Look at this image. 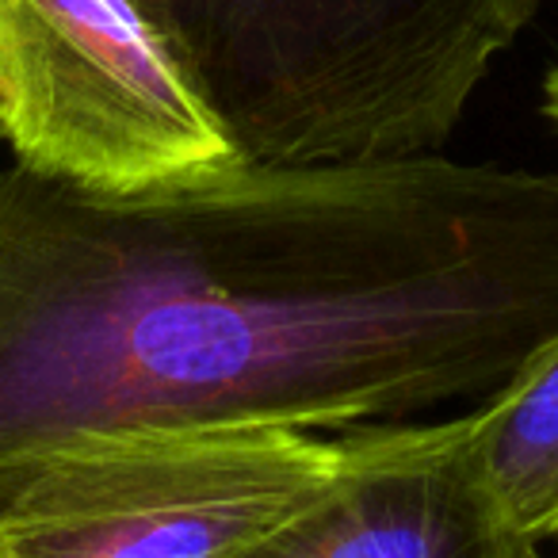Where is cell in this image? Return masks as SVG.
Instances as JSON below:
<instances>
[{"instance_id": "cell-1", "label": "cell", "mask_w": 558, "mask_h": 558, "mask_svg": "<svg viewBox=\"0 0 558 558\" xmlns=\"http://www.w3.org/2000/svg\"><path fill=\"white\" fill-rule=\"evenodd\" d=\"M558 333V172L230 161L146 192L0 169V459L77 428L405 425Z\"/></svg>"}, {"instance_id": "cell-2", "label": "cell", "mask_w": 558, "mask_h": 558, "mask_svg": "<svg viewBox=\"0 0 558 558\" xmlns=\"http://www.w3.org/2000/svg\"><path fill=\"white\" fill-rule=\"evenodd\" d=\"M248 165L444 154L539 0H134Z\"/></svg>"}, {"instance_id": "cell-3", "label": "cell", "mask_w": 558, "mask_h": 558, "mask_svg": "<svg viewBox=\"0 0 558 558\" xmlns=\"http://www.w3.org/2000/svg\"><path fill=\"white\" fill-rule=\"evenodd\" d=\"M341 459L279 425L77 428L0 459V558H233Z\"/></svg>"}, {"instance_id": "cell-4", "label": "cell", "mask_w": 558, "mask_h": 558, "mask_svg": "<svg viewBox=\"0 0 558 558\" xmlns=\"http://www.w3.org/2000/svg\"><path fill=\"white\" fill-rule=\"evenodd\" d=\"M0 138L81 192H146L238 161L134 0H0Z\"/></svg>"}, {"instance_id": "cell-5", "label": "cell", "mask_w": 558, "mask_h": 558, "mask_svg": "<svg viewBox=\"0 0 558 558\" xmlns=\"http://www.w3.org/2000/svg\"><path fill=\"white\" fill-rule=\"evenodd\" d=\"M233 558H547L489 486L471 413L352 428L341 471Z\"/></svg>"}, {"instance_id": "cell-6", "label": "cell", "mask_w": 558, "mask_h": 558, "mask_svg": "<svg viewBox=\"0 0 558 558\" xmlns=\"http://www.w3.org/2000/svg\"><path fill=\"white\" fill-rule=\"evenodd\" d=\"M471 436L509 524L535 547L558 539V333L471 410Z\"/></svg>"}, {"instance_id": "cell-7", "label": "cell", "mask_w": 558, "mask_h": 558, "mask_svg": "<svg viewBox=\"0 0 558 558\" xmlns=\"http://www.w3.org/2000/svg\"><path fill=\"white\" fill-rule=\"evenodd\" d=\"M543 116L558 126V65L547 73V81H543Z\"/></svg>"}]
</instances>
